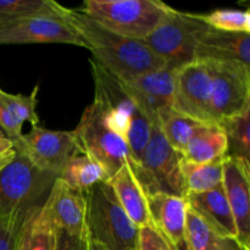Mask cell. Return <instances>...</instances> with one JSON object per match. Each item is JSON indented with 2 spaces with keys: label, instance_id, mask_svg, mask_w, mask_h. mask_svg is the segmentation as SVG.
Here are the masks:
<instances>
[{
  "label": "cell",
  "instance_id": "1",
  "mask_svg": "<svg viewBox=\"0 0 250 250\" xmlns=\"http://www.w3.org/2000/svg\"><path fill=\"white\" fill-rule=\"evenodd\" d=\"M62 17L92 51L93 60L121 82H128L165 66L143 42L125 38L103 28L82 10L65 7Z\"/></svg>",
  "mask_w": 250,
  "mask_h": 250
},
{
  "label": "cell",
  "instance_id": "2",
  "mask_svg": "<svg viewBox=\"0 0 250 250\" xmlns=\"http://www.w3.org/2000/svg\"><path fill=\"white\" fill-rule=\"evenodd\" d=\"M89 63L94 78V102L103 109L110 127L127 143L132 160L138 164L150 138L153 124L116 77L93 59Z\"/></svg>",
  "mask_w": 250,
  "mask_h": 250
},
{
  "label": "cell",
  "instance_id": "3",
  "mask_svg": "<svg viewBox=\"0 0 250 250\" xmlns=\"http://www.w3.org/2000/svg\"><path fill=\"white\" fill-rule=\"evenodd\" d=\"M56 178L17 153L15 160L0 172V220L23 224L32 210L46 202Z\"/></svg>",
  "mask_w": 250,
  "mask_h": 250
},
{
  "label": "cell",
  "instance_id": "4",
  "mask_svg": "<svg viewBox=\"0 0 250 250\" xmlns=\"http://www.w3.org/2000/svg\"><path fill=\"white\" fill-rule=\"evenodd\" d=\"M171 9L159 0H85L82 11L112 33L143 42Z\"/></svg>",
  "mask_w": 250,
  "mask_h": 250
},
{
  "label": "cell",
  "instance_id": "5",
  "mask_svg": "<svg viewBox=\"0 0 250 250\" xmlns=\"http://www.w3.org/2000/svg\"><path fill=\"white\" fill-rule=\"evenodd\" d=\"M87 234L106 250H139L141 229L127 216L107 182L85 193Z\"/></svg>",
  "mask_w": 250,
  "mask_h": 250
},
{
  "label": "cell",
  "instance_id": "6",
  "mask_svg": "<svg viewBox=\"0 0 250 250\" xmlns=\"http://www.w3.org/2000/svg\"><path fill=\"white\" fill-rule=\"evenodd\" d=\"M182 159V154L166 142L158 125L154 124L141 161L138 164L132 159H128V161L146 195L166 193L186 198L187 190L181 171Z\"/></svg>",
  "mask_w": 250,
  "mask_h": 250
},
{
  "label": "cell",
  "instance_id": "7",
  "mask_svg": "<svg viewBox=\"0 0 250 250\" xmlns=\"http://www.w3.org/2000/svg\"><path fill=\"white\" fill-rule=\"evenodd\" d=\"M73 132L83 153L99 164L104 170L107 182L128 159H132L127 143L110 127L104 111L94 100L84 110L80 124Z\"/></svg>",
  "mask_w": 250,
  "mask_h": 250
},
{
  "label": "cell",
  "instance_id": "8",
  "mask_svg": "<svg viewBox=\"0 0 250 250\" xmlns=\"http://www.w3.org/2000/svg\"><path fill=\"white\" fill-rule=\"evenodd\" d=\"M207 26L202 15L171 9L143 43L166 66L181 68L194 61L197 34Z\"/></svg>",
  "mask_w": 250,
  "mask_h": 250
},
{
  "label": "cell",
  "instance_id": "9",
  "mask_svg": "<svg viewBox=\"0 0 250 250\" xmlns=\"http://www.w3.org/2000/svg\"><path fill=\"white\" fill-rule=\"evenodd\" d=\"M211 76V117L216 126L250 107V67L238 61H207Z\"/></svg>",
  "mask_w": 250,
  "mask_h": 250
},
{
  "label": "cell",
  "instance_id": "10",
  "mask_svg": "<svg viewBox=\"0 0 250 250\" xmlns=\"http://www.w3.org/2000/svg\"><path fill=\"white\" fill-rule=\"evenodd\" d=\"M14 144L17 153L36 167L58 177L68 160L84 154L73 131H50L39 126L31 127Z\"/></svg>",
  "mask_w": 250,
  "mask_h": 250
},
{
  "label": "cell",
  "instance_id": "11",
  "mask_svg": "<svg viewBox=\"0 0 250 250\" xmlns=\"http://www.w3.org/2000/svg\"><path fill=\"white\" fill-rule=\"evenodd\" d=\"M211 76L207 61L194 60L177 71L171 109L203 125L211 117Z\"/></svg>",
  "mask_w": 250,
  "mask_h": 250
},
{
  "label": "cell",
  "instance_id": "12",
  "mask_svg": "<svg viewBox=\"0 0 250 250\" xmlns=\"http://www.w3.org/2000/svg\"><path fill=\"white\" fill-rule=\"evenodd\" d=\"M61 43L87 45L70 23L59 15H34L0 23V44Z\"/></svg>",
  "mask_w": 250,
  "mask_h": 250
},
{
  "label": "cell",
  "instance_id": "13",
  "mask_svg": "<svg viewBox=\"0 0 250 250\" xmlns=\"http://www.w3.org/2000/svg\"><path fill=\"white\" fill-rule=\"evenodd\" d=\"M222 188L233 215L236 242L243 250H250V166L225 158Z\"/></svg>",
  "mask_w": 250,
  "mask_h": 250
},
{
  "label": "cell",
  "instance_id": "14",
  "mask_svg": "<svg viewBox=\"0 0 250 250\" xmlns=\"http://www.w3.org/2000/svg\"><path fill=\"white\" fill-rule=\"evenodd\" d=\"M180 68L164 66L155 71L143 73L128 82H121L127 94L137 103L151 124H156V114L170 107L172 103L175 81Z\"/></svg>",
  "mask_w": 250,
  "mask_h": 250
},
{
  "label": "cell",
  "instance_id": "15",
  "mask_svg": "<svg viewBox=\"0 0 250 250\" xmlns=\"http://www.w3.org/2000/svg\"><path fill=\"white\" fill-rule=\"evenodd\" d=\"M194 60L238 61L250 67V34L204 27L197 34Z\"/></svg>",
  "mask_w": 250,
  "mask_h": 250
},
{
  "label": "cell",
  "instance_id": "16",
  "mask_svg": "<svg viewBox=\"0 0 250 250\" xmlns=\"http://www.w3.org/2000/svg\"><path fill=\"white\" fill-rule=\"evenodd\" d=\"M154 229L159 232L175 250H186L185 222L188 204L186 198L153 193L146 195Z\"/></svg>",
  "mask_w": 250,
  "mask_h": 250
},
{
  "label": "cell",
  "instance_id": "17",
  "mask_svg": "<svg viewBox=\"0 0 250 250\" xmlns=\"http://www.w3.org/2000/svg\"><path fill=\"white\" fill-rule=\"evenodd\" d=\"M54 224L71 236L83 237L87 234V199L85 194L68 187L63 181L56 178L48 197Z\"/></svg>",
  "mask_w": 250,
  "mask_h": 250
},
{
  "label": "cell",
  "instance_id": "18",
  "mask_svg": "<svg viewBox=\"0 0 250 250\" xmlns=\"http://www.w3.org/2000/svg\"><path fill=\"white\" fill-rule=\"evenodd\" d=\"M107 183L127 216L139 229H154L146 194L137 180L128 160Z\"/></svg>",
  "mask_w": 250,
  "mask_h": 250
},
{
  "label": "cell",
  "instance_id": "19",
  "mask_svg": "<svg viewBox=\"0 0 250 250\" xmlns=\"http://www.w3.org/2000/svg\"><path fill=\"white\" fill-rule=\"evenodd\" d=\"M186 200L188 207L204 219L216 234L236 241V225L222 185L208 192L189 193Z\"/></svg>",
  "mask_w": 250,
  "mask_h": 250
},
{
  "label": "cell",
  "instance_id": "20",
  "mask_svg": "<svg viewBox=\"0 0 250 250\" xmlns=\"http://www.w3.org/2000/svg\"><path fill=\"white\" fill-rule=\"evenodd\" d=\"M37 94L38 85L29 95L10 94L0 89V129L14 143L23 134L22 128L26 122L31 124L32 127L38 126Z\"/></svg>",
  "mask_w": 250,
  "mask_h": 250
},
{
  "label": "cell",
  "instance_id": "21",
  "mask_svg": "<svg viewBox=\"0 0 250 250\" xmlns=\"http://www.w3.org/2000/svg\"><path fill=\"white\" fill-rule=\"evenodd\" d=\"M56 226L48 199L32 210L24 219L17 236L15 250H55Z\"/></svg>",
  "mask_w": 250,
  "mask_h": 250
},
{
  "label": "cell",
  "instance_id": "22",
  "mask_svg": "<svg viewBox=\"0 0 250 250\" xmlns=\"http://www.w3.org/2000/svg\"><path fill=\"white\" fill-rule=\"evenodd\" d=\"M227 138L224 129L216 125H203L188 143L183 159L190 163L205 164L226 156Z\"/></svg>",
  "mask_w": 250,
  "mask_h": 250
},
{
  "label": "cell",
  "instance_id": "23",
  "mask_svg": "<svg viewBox=\"0 0 250 250\" xmlns=\"http://www.w3.org/2000/svg\"><path fill=\"white\" fill-rule=\"evenodd\" d=\"M156 125L166 142L182 155L192 137L203 126L200 122L185 116L171 107H165L158 111Z\"/></svg>",
  "mask_w": 250,
  "mask_h": 250
},
{
  "label": "cell",
  "instance_id": "24",
  "mask_svg": "<svg viewBox=\"0 0 250 250\" xmlns=\"http://www.w3.org/2000/svg\"><path fill=\"white\" fill-rule=\"evenodd\" d=\"M58 178L63 181L68 187L83 194L98 183L107 182L104 170L87 154H80L68 160Z\"/></svg>",
  "mask_w": 250,
  "mask_h": 250
},
{
  "label": "cell",
  "instance_id": "25",
  "mask_svg": "<svg viewBox=\"0 0 250 250\" xmlns=\"http://www.w3.org/2000/svg\"><path fill=\"white\" fill-rule=\"evenodd\" d=\"M224 159L205 164L190 163L182 159L181 171L187 194L208 192L221 186L224 177Z\"/></svg>",
  "mask_w": 250,
  "mask_h": 250
},
{
  "label": "cell",
  "instance_id": "26",
  "mask_svg": "<svg viewBox=\"0 0 250 250\" xmlns=\"http://www.w3.org/2000/svg\"><path fill=\"white\" fill-rule=\"evenodd\" d=\"M227 138L225 158H233L250 166V107L221 125Z\"/></svg>",
  "mask_w": 250,
  "mask_h": 250
},
{
  "label": "cell",
  "instance_id": "27",
  "mask_svg": "<svg viewBox=\"0 0 250 250\" xmlns=\"http://www.w3.org/2000/svg\"><path fill=\"white\" fill-rule=\"evenodd\" d=\"M65 6L53 0H4L0 1V23L34 15L62 16Z\"/></svg>",
  "mask_w": 250,
  "mask_h": 250
},
{
  "label": "cell",
  "instance_id": "28",
  "mask_svg": "<svg viewBox=\"0 0 250 250\" xmlns=\"http://www.w3.org/2000/svg\"><path fill=\"white\" fill-rule=\"evenodd\" d=\"M219 237L204 219L188 207L185 222L186 250H208Z\"/></svg>",
  "mask_w": 250,
  "mask_h": 250
},
{
  "label": "cell",
  "instance_id": "29",
  "mask_svg": "<svg viewBox=\"0 0 250 250\" xmlns=\"http://www.w3.org/2000/svg\"><path fill=\"white\" fill-rule=\"evenodd\" d=\"M202 19L214 29L229 33L250 34L249 10L219 9L208 15H202Z\"/></svg>",
  "mask_w": 250,
  "mask_h": 250
},
{
  "label": "cell",
  "instance_id": "30",
  "mask_svg": "<svg viewBox=\"0 0 250 250\" xmlns=\"http://www.w3.org/2000/svg\"><path fill=\"white\" fill-rule=\"evenodd\" d=\"M139 250H175L154 229H142L139 232Z\"/></svg>",
  "mask_w": 250,
  "mask_h": 250
},
{
  "label": "cell",
  "instance_id": "31",
  "mask_svg": "<svg viewBox=\"0 0 250 250\" xmlns=\"http://www.w3.org/2000/svg\"><path fill=\"white\" fill-rule=\"evenodd\" d=\"M55 250H87V234L80 238L56 227Z\"/></svg>",
  "mask_w": 250,
  "mask_h": 250
},
{
  "label": "cell",
  "instance_id": "32",
  "mask_svg": "<svg viewBox=\"0 0 250 250\" xmlns=\"http://www.w3.org/2000/svg\"><path fill=\"white\" fill-rule=\"evenodd\" d=\"M21 224L0 220V250H15Z\"/></svg>",
  "mask_w": 250,
  "mask_h": 250
},
{
  "label": "cell",
  "instance_id": "33",
  "mask_svg": "<svg viewBox=\"0 0 250 250\" xmlns=\"http://www.w3.org/2000/svg\"><path fill=\"white\" fill-rule=\"evenodd\" d=\"M16 155L14 142L0 129V172L15 160Z\"/></svg>",
  "mask_w": 250,
  "mask_h": 250
},
{
  "label": "cell",
  "instance_id": "34",
  "mask_svg": "<svg viewBox=\"0 0 250 250\" xmlns=\"http://www.w3.org/2000/svg\"><path fill=\"white\" fill-rule=\"evenodd\" d=\"M208 250H243L234 239L219 237Z\"/></svg>",
  "mask_w": 250,
  "mask_h": 250
},
{
  "label": "cell",
  "instance_id": "35",
  "mask_svg": "<svg viewBox=\"0 0 250 250\" xmlns=\"http://www.w3.org/2000/svg\"><path fill=\"white\" fill-rule=\"evenodd\" d=\"M87 250H106V248L98 242L93 241L87 234Z\"/></svg>",
  "mask_w": 250,
  "mask_h": 250
}]
</instances>
